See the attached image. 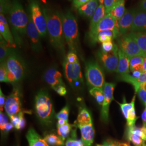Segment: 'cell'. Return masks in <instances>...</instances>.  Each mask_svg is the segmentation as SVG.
Wrapping results in <instances>:
<instances>
[{
    "label": "cell",
    "instance_id": "obj_1",
    "mask_svg": "<svg viewBox=\"0 0 146 146\" xmlns=\"http://www.w3.org/2000/svg\"><path fill=\"white\" fill-rule=\"evenodd\" d=\"M47 20V32L54 48L64 53L66 41L63 30L62 16L58 11L43 9Z\"/></svg>",
    "mask_w": 146,
    "mask_h": 146
},
{
    "label": "cell",
    "instance_id": "obj_2",
    "mask_svg": "<svg viewBox=\"0 0 146 146\" xmlns=\"http://www.w3.org/2000/svg\"><path fill=\"white\" fill-rule=\"evenodd\" d=\"M8 14L15 37L16 43L20 44V36L27 34V29L29 21L28 15L27 14L19 0H13Z\"/></svg>",
    "mask_w": 146,
    "mask_h": 146
},
{
    "label": "cell",
    "instance_id": "obj_3",
    "mask_svg": "<svg viewBox=\"0 0 146 146\" xmlns=\"http://www.w3.org/2000/svg\"><path fill=\"white\" fill-rule=\"evenodd\" d=\"M63 30L66 43L68 45L70 52H76L78 43V25L75 17L67 11L61 14Z\"/></svg>",
    "mask_w": 146,
    "mask_h": 146
},
{
    "label": "cell",
    "instance_id": "obj_4",
    "mask_svg": "<svg viewBox=\"0 0 146 146\" xmlns=\"http://www.w3.org/2000/svg\"><path fill=\"white\" fill-rule=\"evenodd\" d=\"M37 116L42 123L50 125L52 122L55 110L52 101L46 91L40 90L35 97Z\"/></svg>",
    "mask_w": 146,
    "mask_h": 146
},
{
    "label": "cell",
    "instance_id": "obj_5",
    "mask_svg": "<svg viewBox=\"0 0 146 146\" xmlns=\"http://www.w3.org/2000/svg\"><path fill=\"white\" fill-rule=\"evenodd\" d=\"M5 62L9 83L20 81L26 73L25 66L20 58L13 52Z\"/></svg>",
    "mask_w": 146,
    "mask_h": 146
},
{
    "label": "cell",
    "instance_id": "obj_6",
    "mask_svg": "<svg viewBox=\"0 0 146 146\" xmlns=\"http://www.w3.org/2000/svg\"><path fill=\"white\" fill-rule=\"evenodd\" d=\"M85 75L89 87L103 89L105 84L104 73L96 61L92 60L86 63Z\"/></svg>",
    "mask_w": 146,
    "mask_h": 146
},
{
    "label": "cell",
    "instance_id": "obj_7",
    "mask_svg": "<svg viewBox=\"0 0 146 146\" xmlns=\"http://www.w3.org/2000/svg\"><path fill=\"white\" fill-rule=\"evenodd\" d=\"M114 31L119 36L120 33L118 28V20H117L110 14H106L104 18L93 29L89 31L88 37L90 41L95 44L98 41V35L100 32L104 31Z\"/></svg>",
    "mask_w": 146,
    "mask_h": 146
},
{
    "label": "cell",
    "instance_id": "obj_8",
    "mask_svg": "<svg viewBox=\"0 0 146 146\" xmlns=\"http://www.w3.org/2000/svg\"><path fill=\"white\" fill-rule=\"evenodd\" d=\"M29 11L32 20L39 31L41 36H46L47 32V20L43 9H42L37 0H28Z\"/></svg>",
    "mask_w": 146,
    "mask_h": 146
},
{
    "label": "cell",
    "instance_id": "obj_9",
    "mask_svg": "<svg viewBox=\"0 0 146 146\" xmlns=\"http://www.w3.org/2000/svg\"><path fill=\"white\" fill-rule=\"evenodd\" d=\"M65 76L73 87H77L84 83L79 61L71 63L66 60L63 63Z\"/></svg>",
    "mask_w": 146,
    "mask_h": 146
},
{
    "label": "cell",
    "instance_id": "obj_10",
    "mask_svg": "<svg viewBox=\"0 0 146 146\" xmlns=\"http://www.w3.org/2000/svg\"><path fill=\"white\" fill-rule=\"evenodd\" d=\"M118 47L120 50L129 58L136 56H146L135 41L128 34L121 36L118 39Z\"/></svg>",
    "mask_w": 146,
    "mask_h": 146
},
{
    "label": "cell",
    "instance_id": "obj_11",
    "mask_svg": "<svg viewBox=\"0 0 146 146\" xmlns=\"http://www.w3.org/2000/svg\"><path fill=\"white\" fill-rule=\"evenodd\" d=\"M119 47L115 44L113 49L108 52L102 50L98 52V57L104 68L108 72H116L119 63Z\"/></svg>",
    "mask_w": 146,
    "mask_h": 146
},
{
    "label": "cell",
    "instance_id": "obj_12",
    "mask_svg": "<svg viewBox=\"0 0 146 146\" xmlns=\"http://www.w3.org/2000/svg\"><path fill=\"white\" fill-rule=\"evenodd\" d=\"M5 109L9 117L18 114L23 110L21 93L17 88L14 87L12 93L7 98Z\"/></svg>",
    "mask_w": 146,
    "mask_h": 146
},
{
    "label": "cell",
    "instance_id": "obj_13",
    "mask_svg": "<svg viewBox=\"0 0 146 146\" xmlns=\"http://www.w3.org/2000/svg\"><path fill=\"white\" fill-rule=\"evenodd\" d=\"M115 84L113 83L105 82L103 90L104 93V101L102 106L101 112V119L105 123H107L109 120V109L111 102L114 100V90Z\"/></svg>",
    "mask_w": 146,
    "mask_h": 146
},
{
    "label": "cell",
    "instance_id": "obj_14",
    "mask_svg": "<svg viewBox=\"0 0 146 146\" xmlns=\"http://www.w3.org/2000/svg\"><path fill=\"white\" fill-rule=\"evenodd\" d=\"M28 24L27 29V34L31 43V48L35 52H40L42 50L41 35L32 20L31 14L28 12Z\"/></svg>",
    "mask_w": 146,
    "mask_h": 146
},
{
    "label": "cell",
    "instance_id": "obj_15",
    "mask_svg": "<svg viewBox=\"0 0 146 146\" xmlns=\"http://www.w3.org/2000/svg\"><path fill=\"white\" fill-rule=\"evenodd\" d=\"M137 9H131L125 11L122 17L118 20V28L120 36L128 34L133 24Z\"/></svg>",
    "mask_w": 146,
    "mask_h": 146
},
{
    "label": "cell",
    "instance_id": "obj_16",
    "mask_svg": "<svg viewBox=\"0 0 146 146\" xmlns=\"http://www.w3.org/2000/svg\"><path fill=\"white\" fill-rule=\"evenodd\" d=\"M0 37L5 41L8 47L11 48L16 47V42L11 32L10 27L5 16L0 13Z\"/></svg>",
    "mask_w": 146,
    "mask_h": 146
},
{
    "label": "cell",
    "instance_id": "obj_17",
    "mask_svg": "<svg viewBox=\"0 0 146 146\" xmlns=\"http://www.w3.org/2000/svg\"><path fill=\"white\" fill-rule=\"evenodd\" d=\"M44 78L48 84L53 89L60 85L64 84L62 79V74L56 68H52L47 70Z\"/></svg>",
    "mask_w": 146,
    "mask_h": 146
},
{
    "label": "cell",
    "instance_id": "obj_18",
    "mask_svg": "<svg viewBox=\"0 0 146 146\" xmlns=\"http://www.w3.org/2000/svg\"><path fill=\"white\" fill-rule=\"evenodd\" d=\"M130 32H146V11L137 10Z\"/></svg>",
    "mask_w": 146,
    "mask_h": 146
},
{
    "label": "cell",
    "instance_id": "obj_19",
    "mask_svg": "<svg viewBox=\"0 0 146 146\" xmlns=\"http://www.w3.org/2000/svg\"><path fill=\"white\" fill-rule=\"evenodd\" d=\"M77 126L81 131L82 140L84 142V146H92L95 136V130L93 123Z\"/></svg>",
    "mask_w": 146,
    "mask_h": 146
},
{
    "label": "cell",
    "instance_id": "obj_20",
    "mask_svg": "<svg viewBox=\"0 0 146 146\" xmlns=\"http://www.w3.org/2000/svg\"><path fill=\"white\" fill-rule=\"evenodd\" d=\"M99 0H90L78 8V13L81 15L92 19L99 6Z\"/></svg>",
    "mask_w": 146,
    "mask_h": 146
},
{
    "label": "cell",
    "instance_id": "obj_21",
    "mask_svg": "<svg viewBox=\"0 0 146 146\" xmlns=\"http://www.w3.org/2000/svg\"><path fill=\"white\" fill-rule=\"evenodd\" d=\"M119 63L116 72L120 76L128 74L130 73V58L119 48Z\"/></svg>",
    "mask_w": 146,
    "mask_h": 146
},
{
    "label": "cell",
    "instance_id": "obj_22",
    "mask_svg": "<svg viewBox=\"0 0 146 146\" xmlns=\"http://www.w3.org/2000/svg\"><path fill=\"white\" fill-rule=\"evenodd\" d=\"M26 138L29 146H49L44 139H42L33 128L29 129Z\"/></svg>",
    "mask_w": 146,
    "mask_h": 146
},
{
    "label": "cell",
    "instance_id": "obj_23",
    "mask_svg": "<svg viewBox=\"0 0 146 146\" xmlns=\"http://www.w3.org/2000/svg\"><path fill=\"white\" fill-rule=\"evenodd\" d=\"M76 126L77 125H73L67 123L64 125L57 127L58 135L64 141L67 138H68L70 135H72V138L75 137L76 136V129L75 128Z\"/></svg>",
    "mask_w": 146,
    "mask_h": 146
},
{
    "label": "cell",
    "instance_id": "obj_24",
    "mask_svg": "<svg viewBox=\"0 0 146 146\" xmlns=\"http://www.w3.org/2000/svg\"><path fill=\"white\" fill-rule=\"evenodd\" d=\"M106 15V13L104 5L100 4L99 6L95 11L94 16L91 19L89 31L93 29L104 18Z\"/></svg>",
    "mask_w": 146,
    "mask_h": 146
},
{
    "label": "cell",
    "instance_id": "obj_25",
    "mask_svg": "<svg viewBox=\"0 0 146 146\" xmlns=\"http://www.w3.org/2000/svg\"><path fill=\"white\" fill-rule=\"evenodd\" d=\"M128 35L135 41L142 51L146 54V32H129Z\"/></svg>",
    "mask_w": 146,
    "mask_h": 146
},
{
    "label": "cell",
    "instance_id": "obj_26",
    "mask_svg": "<svg viewBox=\"0 0 146 146\" xmlns=\"http://www.w3.org/2000/svg\"><path fill=\"white\" fill-rule=\"evenodd\" d=\"M76 123V125H86L93 123L92 116L86 108H82L80 110Z\"/></svg>",
    "mask_w": 146,
    "mask_h": 146
},
{
    "label": "cell",
    "instance_id": "obj_27",
    "mask_svg": "<svg viewBox=\"0 0 146 146\" xmlns=\"http://www.w3.org/2000/svg\"><path fill=\"white\" fill-rule=\"evenodd\" d=\"M125 0H120L113 8L109 14H110L117 20H119L125 14Z\"/></svg>",
    "mask_w": 146,
    "mask_h": 146
},
{
    "label": "cell",
    "instance_id": "obj_28",
    "mask_svg": "<svg viewBox=\"0 0 146 146\" xmlns=\"http://www.w3.org/2000/svg\"><path fill=\"white\" fill-rule=\"evenodd\" d=\"M1 38L0 43V61L1 63L5 62L7 59L10 56L11 54L13 52L12 48L8 47L7 43L2 37Z\"/></svg>",
    "mask_w": 146,
    "mask_h": 146
},
{
    "label": "cell",
    "instance_id": "obj_29",
    "mask_svg": "<svg viewBox=\"0 0 146 146\" xmlns=\"http://www.w3.org/2000/svg\"><path fill=\"white\" fill-rule=\"evenodd\" d=\"M144 61V56H136L130 58V71L133 72L136 70L143 72V63Z\"/></svg>",
    "mask_w": 146,
    "mask_h": 146
},
{
    "label": "cell",
    "instance_id": "obj_30",
    "mask_svg": "<svg viewBox=\"0 0 146 146\" xmlns=\"http://www.w3.org/2000/svg\"><path fill=\"white\" fill-rule=\"evenodd\" d=\"M44 140L49 146H63L64 145L62 138L54 134H47L44 136Z\"/></svg>",
    "mask_w": 146,
    "mask_h": 146
},
{
    "label": "cell",
    "instance_id": "obj_31",
    "mask_svg": "<svg viewBox=\"0 0 146 146\" xmlns=\"http://www.w3.org/2000/svg\"><path fill=\"white\" fill-rule=\"evenodd\" d=\"M135 98L136 95H135L131 102L130 103H127L126 102L125 97H124L123 100V102L122 103H119V104L120 105L121 110L122 111V113L123 115L126 119L128 117L129 111L134 107Z\"/></svg>",
    "mask_w": 146,
    "mask_h": 146
},
{
    "label": "cell",
    "instance_id": "obj_32",
    "mask_svg": "<svg viewBox=\"0 0 146 146\" xmlns=\"http://www.w3.org/2000/svg\"><path fill=\"white\" fill-rule=\"evenodd\" d=\"M89 93L91 95L94 97L100 105L102 106L104 101V93L103 89L96 87L90 89Z\"/></svg>",
    "mask_w": 146,
    "mask_h": 146
},
{
    "label": "cell",
    "instance_id": "obj_33",
    "mask_svg": "<svg viewBox=\"0 0 146 146\" xmlns=\"http://www.w3.org/2000/svg\"><path fill=\"white\" fill-rule=\"evenodd\" d=\"M127 133L137 136L143 139L144 141H146V134L145 133L142 131V128H137L135 125L130 127L127 126Z\"/></svg>",
    "mask_w": 146,
    "mask_h": 146
},
{
    "label": "cell",
    "instance_id": "obj_34",
    "mask_svg": "<svg viewBox=\"0 0 146 146\" xmlns=\"http://www.w3.org/2000/svg\"><path fill=\"white\" fill-rule=\"evenodd\" d=\"M127 136L129 141H131L135 146H146V144L143 139L140 137L131 133H127Z\"/></svg>",
    "mask_w": 146,
    "mask_h": 146
},
{
    "label": "cell",
    "instance_id": "obj_35",
    "mask_svg": "<svg viewBox=\"0 0 146 146\" xmlns=\"http://www.w3.org/2000/svg\"><path fill=\"white\" fill-rule=\"evenodd\" d=\"M12 2L11 0H0V13L5 14L9 13L10 11Z\"/></svg>",
    "mask_w": 146,
    "mask_h": 146
},
{
    "label": "cell",
    "instance_id": "obj_36",
    "mask_svg": "<svg viewBox=\"0 0 146 146\" xmlns=\"http://www.w3.org/2000/svg\"><path fill=\"white\" fill-rule=\"evenodd\" d=\"M137 119V117H136L135 107H134L129 112L128 117L127 119V126L130 127V126H133L135 125L136 121Z\"/></svg>",
    "mask_w": 146,
    "mask_h": 146
},
{
    "label": "cell",
    "instance_id": "obj_37",
    "mask_svg": "<svg viewBox=\"0 0 146 146\" xmlns=\"http://www.w3.org/2000/svg\"><path fill=\"white\" fill-rule=\"evenodd\" d=\"M69 113V108L68 106H66L56 115V118L58 119H63L68 122Z\"/></svg>",
    "mask_w": 146,
    "mask_h": 146
},
{
    "label": "cell",
    "instance_id": "obj_38",
    "mask_svg": "<svg viewBox=\"0 0 146 146\" xmlns=\"http://www.w3.org/2000/svg\"><path fill=\"white\" fill-rule=\"evenodd\" d=\"M0 81L1 82L9 83L7 76V70L5 66V62L1 63L0 66Z\"/></svg>",
    "mask_w": 146,
    "mask_h": 146
},
{
    "label": "cell",
    "instance_id": "obj_39",
    "mask_svg": "<svg viewBox=\"0 0 146 146\" xmlns=\"http://www.w3.org/2000/svg\"><path fill=\"white\" fill-rule=\"evenodd\" d=\"M120 0H104V5L106 10V14H108Z\"/></svg>",
    "mask_w": 146,
    "mask_h": 146
},
{
    "label": "cell",
    "instance_id": "obj_40",
    "mask_svg": "<svg viewBox=\"0 0 146 146\" xmlns=\"http://www.w3.org/2000/svg\"><path fill=\"white\" fill-rule=\"evenodd\" d=\"M66 146H84L82 140H76L72 137H68L66 140Z\"/></svg>",
    "mask_w": 146,
    "mask_h": 146
},
{
    "label": "cell",
    "instance_id": "obj_41",
    "mask_svg": "<svg viewBox=\"0 0 146 146\" xmlns=\"http://www.w3.org/2000/svg\"><path fill=\"white\" fill-rule=\"evenodd\" d=\"M125 143H121L120 142L113 140H106L102 144L96 145V146H125Z\"/></svg>",
    "mask_w": 146,
    "mask_h": 146
},
{
    "label": "cell",
    "instance_id": "obj_42",
    "mask_svg": "<svg viewBox=\"0 0 146 146\" xmlns=\"http://www.w3.org/2000/svg\"><path fill=\"white\" fill-rule=\"evenodd\" d=\"M114 45H115V43H114L113 41L103 43H102L101 50L104 52H110L113 49Z\"/></svg>",
    "mask_w": 146,
    "mask_h": 146
},
{
    "label": "cell",
    "instance_id": "obj_43",
    "mask_svg": "<svg viewBox=\"0 0 146 146\" xmlns=\"http://www.w3.org/2000/svg\"><path fill=\"white\" fill-rule=\"evenodd\" d=\"M66 60L68 61V62L73 63L78 61V56L75 52H69L67 55Z\"/></svg>",
    "mask_w": 146,
    "mask_h": 146
},
{
    "label": "cell",
    "instance_id": "obj_44",
    "mask_svg": "<svg viewBox=\"0 0 146 146\" xmlns=\"http://www.w3.org/2000/svg\"><path fill=\"white\" fill-rule=\"evenodd\" d=\"M54 90L60 96H64L67 94V89L64 86V84L58 86L56 88L54 89Z\"/></svg>",
    "mask_w": 146,
    "mask_h": 146
},
{
    "label": "cell",
    "instance_id": "obj_45",
    "mask_svg": "<svg viewBox=\"0 0 146 146\" xmlns=\"http://www.w3.org/2000/svg\"><path fill=\"white\" fill-rule=\"evenodd\" d=\"M140 99L143 102V104L145 105L146 107V91L143 89L140 88L138 90L136 93Z\"/></svg>",
    "mask_w": 146,
    "mask_h": 146
},
{
    "label": "cell",
    "instance_id": "obj_46",
    "mask_svg": "<svg viewBox=\"0 0 146 146\" xmlns=\"http://www.w3.org/2000/svg\"><path fill=\"white\" fill-rule=\"evenodd\" d=\"M113 39L111 37L106 35L99 34L98 36V41L101 42L102 43H105V42L113 41Z\"/></svg>",
    "mask_w": 146,
    "mask_h": 146
},
{
    "label": "cell",
    "instance_id": "obj_47",
    "mask_svg": "<svg viewBox=\"0 0 146 146\" xmlns=\"http://www.w3.org/2000/svg\"><path fill=\"white\" fill-rule=\"evenodd\" d=\"M8 122V119L7 116L2 111L0 113V128L2 129Z\"/></svg>",
    "mask_w": 146,
    "mask_h": 146
},
{
    "label": "cell",
    "instance_id": "obj_48",
    "mask_svg": "<svg viewBox=\"0 0 146 146\" xmlns=\"http://www.w3.org/2000/svg\"><path fill=\"white\" fill-rule=\"evenodd\" d=\"M7 98L5 95L3 93L1 89H0V110L2 111L5 106Z\"/></svg>",
    "mask_w": 146,
    "mask_h": 146
},
{
    "label": "cell",
    "instance_id": "obj_49",
    "mask_svg": "<svg viewBox=\"0 0 146 146\" xmlns=\"http://www.w3.org/2000/svg\"><path fill=\"white\" fill-rule=\"evenodd\" d=\"M90 0H73V5L74 7L76 9L78 8L82 5L88 2Z\"/></svg>",
    "mask_w": 146,
    "mask_h": 146
},
{
    "label": "cell",
    "instance_id": "obj_50",
    "mask_svg": "<svg viewBox=\"0 0 146 146\" xmlns=\"http://www.w3.org/2000/svg\"><path fill=\"white\" fill-rule=\"evenodd\" d=\"M26 121L24 117V116H23L21 117V121H20L19 124L15 128L17 130H22L26 127Z\"/></svg>",
    "mask_w": 146,
    "mask_h": 146
},
{
    "label": "cell",
    "instance_id": "obj_51",
    "mask_svg": "<svg viewBox=\"0 0 146 146\" xmlns=\"http://www.w3.org/2000/svg\"><path fill=\"white\" fill-rule=\"evenodd\" d=\"M136 81L140 88V85L141 84L146 82V72H143L142 73L141 76L137 79Z\"/></svg>",
    "mask_w": 146,
    "mask_h": 146
},
{
    "label": "cell",
    "instance_id": "obj_52",
    "mask_svg": "<svg viewBox=\"0 0 146 146\" xmlns=\"http://www.w3.org/2000/svg\"><path fill=\"white\" fill-rule=\"evenodd\" d=\"M13 127H14V126L11 122H8L2 129H1V130L3 132H5V133H7L8 132L11 131L13 128Z\"/></svg>",
    "mask_w": 146,
    "mask_h": 146
},
{
    "label": "cell",
    "instance_id": "obj_53",
    "mask_svg": "<svg viewBox=\"0 0 146 146\" xmlns=\"http://www.w3.org/2000/svg\"><path fill=\"white\" fill-rule=\"evenodd\" d=\"M142 73L143 72H142L141 71H139V70L134 71L132 72V75H131V76L132 77V78L137 80V78L141 76Z\"/></svg>",
    "mask_w": 146,
    "mask_h": 146
},
{
    "label": "cell",
    "instance_id": "obj_54",
    "mask_svg": "<svg viewBox=\"0 0 146 146\" xmlns=\"http://www.w3.org/2000/svg\"><path fill=\"white\" fill-rule=\"evenodd\" d=\"M141 118L143 122V127H146V107L142 114Z\"/></svg>",
    "mask_w": 146,
    "mask_h": 146
},
{
    "label": "cell",
    "instance_id": "obj_55",
    "mask_svg": "<svg viewBox=\"0 0 146 146\" xmlns=\"http://www.w3.org/2000/svg\"><path fill=\"white\" fill-rule=\"evenodd\" d=\"M140 9L146 11V0H142L140 3Z\"/></svg>",
    "mask_w": 146,
    "mask_h": 146
},
{
    "label": "cell",
    "instance_id": "obj_56",
    "mask_svg": "<svg viewBox=\"0 0 146 146\" xmlns=\"http://www.w3.org/2000/svg\"><path fill=\"white\" fill-rule=\"evenodd\" d=\"M68 122H66V121L63 119H58V122H57V127H60L62 125H64Z\"/></svg>",
    "mask_w": 146,
    "mask_h": 146
},
{
    "label": "cell",
    "instance_id": "obj_57",
    "mask_svg": "<svg viewBox=\"0 0 146 146\" xmlns=\"http://www.w3.org/2000/svg\"><path fill=\"white\" fill-rule=\"evenodd\" d=\"M143 69L144 72H146V56L144 57V61L143 63Z\"/></svg>",
    "mask_w": 146,
    "mask_h": 146
},
{
    "label": "cell",
    "instance_id": "obj_58",
    "mask_svg": "<svg viewBox=\"0 0 146 146\" xmlns=\"http://www.w3.org/2000/svg\"><path fill=\"white\" fill-rule=\"evenodd\" d=\"M140 88L144 89L146 91V83L141 84V85H140Z\"/></svg>",
    "mask_w": 146,
    "mask_h": 146
},
{
    "label": "cell",
    "instance_id": "obj_59",
    "mask_svg": "<svg viewBox=\"0 0 146 146\" xmlns=\"http://www.w3.org/2000/svg\"><path fill=\"white\" fill-rule=\"evenodd\" d=\"M99 1L100 4V5H104V0H99Z\"/></svg>",
    "mask_w": 146,
    "mask_h": 146
},
{
    "label": "cell",
    "instance_id": "obj_60",
    "mask_svg": "<svg viewBox=\"0 0 146 146\" xmlns=\"http://www.w3.org/2000/svg\"><path fill=\"white\" fill-rule=\"evenodd\" d=\"M142 131H143L145 133V134H146V127H142Z\"/></svg>",
    "mask_w": 146,
    "mask_h": 146
},
{
    "label": "cell",
    "instance_id": "obj_61",
    "mask_svg": "<svg viewBox=\"0 0 146 146\" xmlns=\"http://www.w3.org/2000/svg\"><path fill=\"white\" fill-rule=\"evenodd\" d=\"M131 146L129 144H128V143H126V146Z\"/></svg>",
    "mask_w": 146,
    "mask_h": 146
},
{
    "label": "cell",
    "instance_id": "obj_62",
    "mask_svg": "<svg viewBox=\"0 0 146 146\" xmlns=\"http://www.w3.org/2000/svg\"><path fill=\"white\" fill-rule=\"evenodd\" d=\"M69 1H70V0H69Z\"/></svg>",
    "mask_w": 146,
    "mask_h": 146
}]
</instances>
